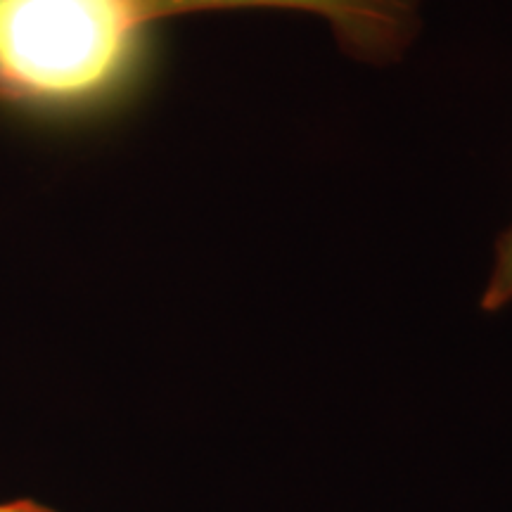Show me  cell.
Instances as JSON below:
<instances>
[{
  "mask_svg": "<svg viewBox=\"0 0 512 512\" xmlns=\"http://www.w3.org/2000/svg\"><path fill=\"white\" fill-rule=\"evenodd\" d=\"M143 29L128 0H0L3 100L98 98L131 64Z\"/></svg>",
  "mask_w": 512,
  "mask_h": 512,
  "instance_id": "obj_1",
  "label": "cell"
},
{
  "mask_svg": "<svg viewBox=\"0 0 512 512\" xmlns=\"http://www.w3.org/2000/svg\"><path fill=\"white\" fill-rule=\"evenodd\" d=\"M140 22L209 10L283 8L323 17L349 55L392 62L420 29V0H128Z\"/></svg>",
  "mask_w": 512,
  "mask_h": 512,
  "instance_id": "obj_2",
  "label": "cell"
},
{
  "mask_svg": "<svg viewBox=\"0 0 512 512\" xmlns=\"http://www.w3.org/2000/svg\"><path fill=\"white\" fill-rule=\"evenodd\" d=\"M512 304V226L496 242L494 268L482 292L484 311H501Z\"/></svg>",
  "mask_w": 512,
  "mask_h": 512,
  "instance_id": "obj_3",
  "label": "cell"
},
{
  "mask_svg": "<svg viewBox=\"0 0 512 512\" xmlns=\"http://www.w3.org/2000/svg\"><path fill=\"white\" fill-rule=\"evenodd\" d=\"M0 512H60L50 505L34 501V498H12V501H0Z\"/></svg>",
  "mask_w": 512,
  "mask_h": 512,
  "instance_id": "obj_4",
  "label": "cell"
},
{
  "mask_svg": "<svg viewBox=\"0 0 512 512\" xmlns=\"http://www.w3.org/2000/svg\"><path fill=\"white\" fill-rule=\"evenodd\" d=\"M0 100H3V93H0Z\"/></svg>",
  "mask_w": 512,
  "mask_h": 512,
  "instance_id": "obj_5",
  "label": "cell"
}]
</instances>
